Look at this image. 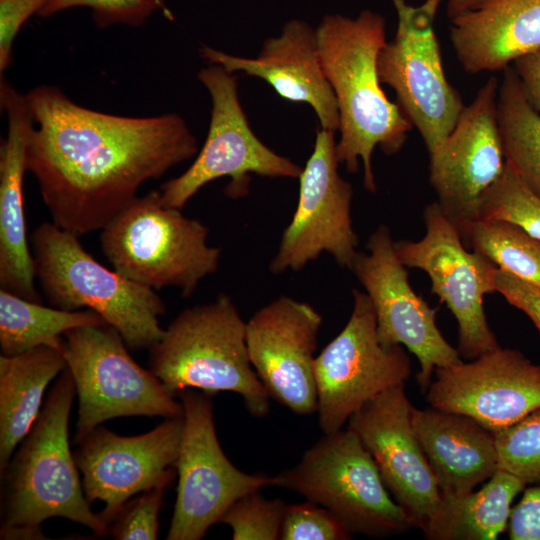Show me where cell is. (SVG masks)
Segmentation results:
<instances>
[{
    "label": "cell",
    "mask_w": 540,
    "mask_h": 540,
    "mask_svg": "<svg viewBox=\"0 0 540 540\" xmlns=\"http://www.w3.org/2000/svg\"><path fill=\"white\" fill-rule=\"evenodd\" d=\"M474 220L506 221L540 239V198L505 162L501 177L481 197Z\"/></svg>",
    "instance_id": "f546056e"
},
{
    "label": "cell",
    "mask_w": 540,
    "mask_h": 540,
    "mask_svg": "<svg viewBox=\"0 0 540 540\" xmlns=\"http://www.w3.org/2000/svg\"><path fill=\"white\" fill-rule=\"evenodd\" d=\"M366 248L368 253H358L352 272L373 305L378 339L384 346H404L416 356L420 364L416 380L424 393L437 368L462 358L439 330L435 311L413 290L386 225L376 228Z\"/></svg>",
    "instance_id": "9a60e30c"
},
{
    "label": "cell",
    "mask_w": 540,
    "mask_h": 540,
    "mask_svg": "<svg viewBox=\"0 0 540 540\" xmlns=\"http://www.w3.org/2000/svg\"><path fill=\"white\" fill-rule=\"evenodd\" d=\"M495 290L510 305L524 312L540 333V286L498 268L495 274Z\"/></svg>",
    "instance_id": "8d00e7d4"
},
{
    "label": "cell",
    "mask_w": 540,
    "mask_h": 540,
    "mask_svg": "<svg viewBox=\"0 0 540 540\" xmlns=\"http://www.w3.org/2000/svg\"><path fill=\"white\" fill-rule=\"evenodd\" d=\"M272 486L327 508L352 534L388 537L415 528L369 451L348 428L325 434L297 465L272 476Z\"/></svg>",
    "instance_id": "52a82bcc"
},
{
    "label": "cell",
    "mask_w": 540,
    "mask_h": 540,
    "mask_svg": "<svg viewBox=\"0 0 540 540\" xmlns=\"http://www.w3.org/2000/svg\"><path fill=\"white\" fill-rule=\"evenodd\" d=\"M443 0L411 6L392 0L398 24L394 38L380 50L377 68L382 84L419 132L428 153L452 131L463 107L461 96L446 78L434 19Z\"/></svg>",
    "instance_id": "30bf717a"
},
{
    "label": "cell",
    "mask_w": 540,
    "mask_h": 540,
    "mask_svg": "<svg viewBox=\"0 0 540 540\" xmlns=\"http://www.w3.org/2000/svg\"><path fill=\"white\" fill-rule=\"evenodd\" d=\"M0 103L8 120L7 137L0 145V288L41 302L27 240L23 195L27 147L34 122L25 95L3 75Z\"/></svg>",
    "instance_id": "7402d4cb"
},
{
    "label": "cell",
    "mask_w": 540,
    "mask_h": 540,
    "mask_svg": "<svg viewBox=\"0 0 540 540\" xmlns=\"http://www.w3.org/2000/svg\"><path fill=\"white\" fill-rule=\"evenodd\" d=\"M24 95L34 122L27 171L52 222L79 237L101 231L142 184L198 153L195 136L176 113L109 114L81 106L47 84Z\"/></svg>",
    "instance_id": "6da1fadb"
},
{
    "label": "cell",
    "mask_w": 540,
    "mask_h": 540,
    "mask_svg": "<svg viewBox=\"0 0 540 540\" xmlns=\"http://www.w3.org/2000/svg\"><path fill=\"white\" fill-rule=\"evenodd\" d=\"M463 241L498 268L540 286V239L497 220H473L458 226Z\"/></svg>",
    "instance_id": "f1b7e54d"
},
{
    "label": "cell",
    "mask_w": 540,
    "mask_h": 540,
    "mask_svg": "<svg viewBox=\"0 0 540 540\" xmlns=\"http://www.w3.org/2000/svg\"><path fill=\"white\" fill-rule=\"evenodd\" d=\"M201 56L228 72L242 71L265 80L284 99L309 104L320 128L339 129V111L334 91L323 70L316 30L293 19L277 37L268 38L257 58L249 59L202 46Z\"/></svg>",
    "instance_id": "44dd1931"
},
{
    "label": "cell",
    "mask_w": 540,
    "mask_h": 540,
    "mask_svg": "<svg viewBox=\"0 0 540 540\" xmlns=\"http://www.w3.org/2000/svg\"><path fill=\"white\" fill-rule=\"evenodd\" d=\"M526 483L497 469L478 491L441 498L422 530L430 540H495L507 529L511 504Z\"/></svg>",
    "instance_id": "484cf974"
},
{
    "label": "cell",
    "mask_w": 540,
    "mask_h": 540,
    "mask_svg": "<svg viewBox=\"0 0 540 540\" xmlns=\"http://www.w3.org/2000/svg\"><path fill=\"white\" fill-rule=\"evenodd\" d=\"M75 394L73 377L65 368L31 430L1 472V538L43 539L40 524L52 517L108 536V525L91 510L85 497L69 447V415Z\"/></svg>",
    "instance_id": "3957f363"
},
{
    "label": "cell",
    "mask_w": 540,
    "mask_h": 540,
    "mask_svg": "<svg viewBox=\"0 0 540 540\" xmlns=\"http://www.w3.org/2000/svg\"><path fill=\"white\" fill-rule=\"evenodd\" d=\"M499 83L489 78L465 105L450 134L429 153V182L457 225L472 221L481 197L501 177L505 159L497 117Z\"/></svg>",
    "instance_id": "e0dca14e"
},
{
    "label": "cell",
    "mask_w": 540,
    "mask_h": 540,
    "mask_svg": "<svg viewBox=\"0 0 540 540\" xmlns=\"http://www.w3.org/2000/svg\"><path fill=\"white\" fill-rule=\"evenodd\" d=\"M286 506L281 499H266L255 490L236 500L220 523L232 529L234 540L280 539Z\"/></svg>",
    "instance_id": "1f68e13d"
},
{
    "label": "cell",
    "mask_w": 540,
    "mask_h": 540,
    "mask_svg": "<svg viewBox=\"0 0 540 540\" xmlns=\"http://www.w3.org/2000/svg\"><path fill=\"white\" fill-rule=\"evenodd\" d=\"M412 425L442 494H468L498 469L494 432L472 417L413 407Z\"/></svg>",
    "instance_id": "cb8c5ba5"
},
{
    "label": "cell",
    "mask_w": 540,
    "mask_h": 540,
    "mask_svg": "<svg viewBox=\"0 0 540 540\" xmlns=\"http://www.w3.org/2000/svg\"><path fill=\"white\" fill-rule=\"evenodd\" d=\"M209 228L163 204L160 190L136 197L100 233V247L122 276L145 287L179 289L189 298L218 270L221 249L207 242Z\"/></svg>",
    "instance_id": "8992f818"
},
{
    "label": "cell",
    "mask_w": 540,
    "mask_h": 540,
    "mask_svg": "<svg viewBox=\"0 0 540 540\" xmlns=\"http://www.w3.org/2000/svg\"><path fill=\"white\" fill-rule=\"evenodd\" d=\"M405 384L364 403L347 428L360 438L374 459L391 496L415 528L423 530L441 498L427 457L415 435Z\"/></svg>",
    "instance_id": "ffe728a7"
},
{
    "label": "cell",
    "mask_w": 540,
    "mask_h": 540,
    "mask_svg": "<svg viewBox=\"0 0 540 540\" xmlns=\"http://www.w3.org/2000/svg\"><path fill=\"white\" fill-rule=\"evenodd\" d=\"M35 276L50 306L94 311L115 329L130 350L150 349L163 335L166 312L154 289L110 270L88 253L79 236L53 222L31 235Z\"/></svg>",
    "instance_id": "5b68a950"
},
{
    "label": "cell",
    "mask_w": 540,
    "mask_h": 540,
    "mask_svg": "<svg viewBox=\"0 0 540 540\" xmlns=\"http://www.w3.org/2000/svg\"><path fill=\"white\" fill-rule=\"evenodd\" d=\"M434 374L426 391L430 406L470 416L492 432L540 407V365L516 349L500 346Z\"/></svg>",
    "instance_id": "d6986e66"
},
{
    "label": "cell",
    "mask_w": 540,
    "mask_h": 540,
    "mask_svg": "<svg viewBox=\"0 0 540 540\" xmlns=\"http://www.w3.org/2000/svg\"><path fill=\"white\" fill-rule=\"evenodd\" d=\"M478 1L479 0H447V14L451 19L456 15L470 9Z\"/></svg>",
    "instance_id": "ab89813d"
},
{
    "label": "cell",
    "mask_w": 540,
    "mask_h": 540,
    "mask_svg": "<svg viewBox=\"0 0 540 540\" xmlns=\"http://www.w3.org/2000/svg\"><path fill=\"white\" fill-rule=\"evenodd\" d=\"M49 0H0V73L13 60V43L24 23Z\"/></svg>",
    "instance_id": "d590c367"
},
{
    "label": "cell",
    "mask_w": 540,
    "mask_h": 540,
    "mask_svg": "<svg viewBox=\"0 0 540 540\" xmlns=\"http://www.w3.org/2000/svg\"><path fill=\"white\" fill-rule=\"evenodd\" d=\"M209 92L212 108L208 134L189 168L161 185L165 206L182 209L206 184L230 177L228 197L244 196L249 174L299 178L302 167L266 146L252 131L238 96L237 78L215 64L199 71Z\"/></svg>",
    "instance_id": "9c48e42d"
},
{
    "label": "cell",
    "mask_w": 540,
    "mask_h": 540,
    "mask_svg": "<svg viewBox=\"0 0 540 540\" xmlns=\"http://www.w3.org/2000/svg\"><path fill=\"white\" fill-rule=\"evenodd\" d=\"M322 316L310 304L280 296L246 321L250 362L270 398L298 415L317 409L314 353Z\"/></svg>",
    "instance_id": "ac0fdd59"
},
{
    "label": "cell",
    "mask_w": 540,
    "mask_h": 540,
    "mask_svg": "<svg viewBox=\"0 0 540 540\" xmlns=\"http://www.w3.org/2000/svg\"><path fill=\"white\" fill-rule=\"evenodd\" d=\"M104 324L94 311L47 307L0 288L1 355L13 356L40 346L63 349L67 331Z\"/></svg>",
    "instance_id": "4316f807"
},
{
    "label": "cell",
    "mask_w": 540,
    "mask_h": 540,
    "mask_svg": "<svg viewBox=\"0 0 540 540\" xmlns=\"http://www.w3.org/2000/svg\"><path fill=\"white\" fill-rule=\"evenodd\" d=\"M450 40L466 72L503 71L540 49V0H479L451 18Z\"/></svg>",
    "instance_id": "603a6c76"
},
{
    "label": "cell",
    "mask_w": 540,
    "mask_h": 540,
    "mask_svg": "<svg viewBox=\"0 0 540 540\" xmlns=\"http://www.w3.org/2000/svg\"><path fill=\"white\" fill-rule=\"evenodd\" d=\"M423 218V238L395 241L397 255L407 268L428 274L431 292L457 320L461 358L473 360L500 347L483 307L484 295L496 292L498 267L483 254L467 250L458 226L437 201L425 207Z\"/></svg>",
    "instance_id": "4fadbf2b"
},
{
    "label": "cell",
    "mask_w": 540,
    "mask_h": 540,
    "mask_svg": "<svg viewBox=\"0 0 540 540\" xmlns=\"http://www.w3.org/2000/svg\"><path fill=\"white\" fill-rule=\"evenodd\" d=\"M318 423L324 434L343 429L367 401L411 375L403 346H384L369 296L353 290V308L342 331L315 357Z\"/></svg>",
    "instance_id": "8fae6325"
},
{
    "label": "cell",
    "mask_w": 540,
    "mask_h": 540,
    "mask_svg": "<svg viewBox=\"0 0 540 540\" xmlns=\"http://www.w3.org/2000/svg\"><path fill=\"white\" fill-rule=\"evenodd\" d=\"M66 368L63 349L40 346L0 356V471L38 418L50 381Z\"/></svg>",
    "instance_id": "d4e9b609"
},
{
    "label": "cell",
    "mask_w": 540,
    "mask_h": 540,
    "mask_svg": "<svg viewBox=\"0 0 540 540\" xmlns=\"http://www.w3.org/2000/svg\"><path fill=\"white\" fill-rule=\"evenodd\" d=\"M166 488L155 487L129 499L109 525L108 535L117 540L157 539Z\"/></svg>",
    "instance_id": "e575fe53"
},
{
    "label": "cell",
    "mask_w": 540,
    "mask_h": 540,
    "mask_svg": "<svg viewBox=\"0 0 540 540\" xmlns=\"http://www.w3.org/2000/svg\"><path fill=\"white\" fill-rule=\"evenodd\" d=\"M494 437L498 469L526 484H540V407Z\"/></svg>",
    "instance_id": "4dcf8cb0"
},
{
    "label": "cell",
    "mask_w": 540,
    "mask_h": 540,
    "mask_svg": "<svg viewBox=\"0 0 540 540\" xmlns=\"http://www.w3.org/2000/svg\"><path fill=\"white\" fill-rule=\"evenodd\" d=\"M88 7L98 28L114 24L140 26L158 10L170 16L164 0H49L39 11L41 17H50L72 7Z\"/></svg>",
    "instance_id": "d6a6232c"
},
{
    "label": "cell",
    "mask_w": 540,
    "mask_h": 540,
    "mask_svg": "<svg viewBox=\"0 0 540 540\" xmlns=\"http://www.w3.org/2000/svg\"><path fill=\"white\" fill-rule=\"evenodd\" d=\"M507 530L511 540H540V484L524 489L511 509Z\"/></svg>",
    "instance_id": "74e56055"
},
{
    "label": "cell",
    "mask_w": 540,
    "mask_h": 540,
    "mask_svg": "<svg viewBox=\"0 0 540 540\" xmlns=\"http://www.w3.org/2000/svg\"><path fill=\"white\" fill-rule=\"evenodd\" d=\"M512 68L529 102L540 114V49L516 59Z\"/></svg>",
    "instance_id": "f35d334b"
},
{
    "label": "cell",
    "mask_w": 540,
    "mask_h": 540,
    "mask_svg": "<svg viewBox=\"0 0 540 540\" xmlns=\"http://www.w3.org/2000/svg\"><path fill=\"white\" fill-rule=\"evenodd\" d=\"M497 117L505 162L540 198V114L526 97L512 66L503 70Z\"/></svg>",
    "instance_id": "83f0119b"
},
{
    "label": "cell",
    "mask_w": 540,
    "mask_h": 540,
    "mask_svg": "<svg viewBox=\"0 0 540 540\" xmlns=\"http://www.w3.org/2000/svg\"><path fill=\"white\" fill-rule=\"evenodd\" d=\"M316 36L321 64L338 104L337 159L351 173L358 171L361 160L364 187L375 193L374 149L378 146L387 155L399 152L413 127L381 88L377 61L387 42L385 18L371 10L354 18L326 15Z\"/></svg>",
    "instance_id": "7a4b0ae2"
},
{
    "label": "cell",
    "mask_w": 540,
    "mask_h": 540,
    "mask_svg": "<svg viewBox=\"0 0 540 540\" xmlns=\"http://www.w3.org/2000/svg\"><path fill=\"white\" fill-rule=\"evenodd\" d=\"M183 414L141 435L120 436L102 425L77 444L74 455L83 475L87 501L103 502L98 514L108 525L135 495L155 487H167L177 473L183 430Z\"/></svg>",
    "instance_id": "2e32d148"
},
{
    "label": "cell",
    "mask_w": 540,
    "mask_h": 540,
    "mask_svg": "<svg viewBox=\"0 0 540 540\" xmlns=\"http://www.w3.org/2000/svg\"><path fill=\"white\" fill-rule=\"evenodd\" d=\"M352 533L327 508L311 501L287 505L282 521V540H347Z\"/></svg>",
    "instance_id": "836d02e7"
},
{
    "label": "cell",
    "mask_w": 540,
    "mask_h": 540,
    "mask_svg": "<svg viewBox=\"0 0 540 540\" xmlns=\"http://www.w3.org/2000/svg\"><path fill=\"white\" fill-rule=\"evenodd\" d=\"M178 394L184 423L177 496L166 539L199 540L240 497L272 486V476L245 473L226 457L216 434L212 394L187 389Z\"/></svg>",
    "instance_id": "7c38bea8"
},
{
    "label": "cell",
    "mask_w": 540,
    "mask_h": 540,
    "mask_svg": "<svg viewBox=\"0 0 540 540\" xmlns=\"http://www.w3.org/2000/svg\"><path fill=\"white\" fill-rule=\"evenodd\" d=\"M63 338L66 368L79 400L75 444L109 419L183 414L181 401L150 369L135 362L120 334L108 324L74 328Z\"/></svg>",
    "instance_id": "ba28073f"
},
{
    "label": "cell",
    "mask_w": 540,
    "mask_h": 540,
    "mask_svg": "<svg viewBox=\"0 0 540 540\" xmlns=\"http://www.w3.org/2000/svg\"><path fill=\"white\" fill-rule=\"evenodd\" d=\"M149 351L150 370L172 394L234 392L251 415L268 414L270 396L249 359L246 322L229 295L181 311Z\"/></svg>",
    "instance_id": "277c9868"
},
{
    "label": "cell",
    "mask_w": 540,
    "mask_h": 540,
    "mask_svg": "<svg viewBox=\"0 0 540 540\" xmlns=\"http://www.w3.org/2000/svg\"><path fill=\"white\" fill-rule=\"evenodd\" d=\"M334 131L320 128L313 152L299 176L296 210L285 228L269 271H300L323 252L352 271L358 236L351 218L352 185L338 173Z\"/></svg>",
    "instance_id": "5bb4252c"
}]
</instances>
